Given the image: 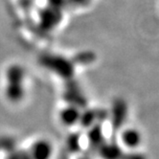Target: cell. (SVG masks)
Returning a JSON list of instances; mask_svg holds the SVG:
<instances>
[{
  "mask_svg": "<svg viewBox=\"0 0 159 159\" xmlns=\"http://www.w3.org/2000/svg\"><path fill=\"white\" fill-rule=\"evenodd\" d=\"M53 146L46 139H39L31 146L29 155L31 159H51Z\"/></svg>",
  "mask_w": 159,
  "mask_h": 159,
  "instance_id": "1",
  "label": "cell"
},
{
  "mask_svg": "<svg viewBox=\"0 0 159 159\" xmlns=\"http://www.w3.org/2000/svg\"><path fill=\"white\" fill-rule=\"evenodd\" d=\"M121 140L127 148L134 149V148H137L141 144L142 138L138 130L134 129H128L123 131L121 135Z\"/></svg>",
  "mask_w": 159,
  "mask_h": 159,
  "instance_id": "2",
  "label": "cell"
},
{
  "mask_svg": "<svg viewBox=\"0 0 159 159\" xmlns=\"http://www.w3.org/2000/svg\"><path fill=\"white\" fill-rule=\"evenodd\" d=\"M6 79L8 84H23L25 79V70L20 65H12L6 72Z\"/></svg>",
  "mask_w": 159,
  "mask_h": 159,
  "instance_id": "3",
  "label": "cell"
},
{
  "mask_svg": "<svg viewBox=\"0 0 159 159\" xmlns=\"http://www.w3.org/2000/svg\"><path fill=\"white\" fill-rule=\"evenodd\" d=\"M81 118L79 110L74 107H64L60 113V119L65 126H73Z\"/></svg>",
  "mask_w": 159,
  "mask_h": 159,
  "instance_id": "4",
  "label": "cell"
},
{
  "mask_svg": "<svg viewBox=\"0 0 159 159\" xmlns=\"http://www.w3.org/2000/svg\"><path fill=\"white\" fill-rule=\"evenodd\" d=\"M6 97L9 101L17 103L24 97V87L20 84H7L5 89Z\"/></svg>",
  "mask_w": 159,
  "mask_h": 159,
  "instance_id": "5",
  "label": "cell"
},
{
  "mask_svg": "<svg viewBox=\"0 0 159 159\" xmlns=\"http://www.w3.org/2000/svg\"><path fill=\"white\" fill-rule=\"evenodd\" d=\"M100 154L104 159H119L121 156V150L116 145H105L101 148Z\"/></svg>",
  "mask_w": 159,
  "mask_h": 159,
  "instance_id": "6",
  "label": "cell"
}]
</instances>
